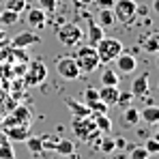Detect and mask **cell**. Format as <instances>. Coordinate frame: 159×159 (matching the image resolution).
Instances as JSON below:
<instances>
[{
  "label": "cell",
  "mask_w": 159,
  "mask_h": 159,
  "mask_svg": "<svg viewBox=\"0 0 159 159\" xmlns=\"http://www.w3.org/2000/svg\"><path fill=\"white\" fill-rule=\"evenodd\" d=\"M140 123V110H135L133 106L125 107L123 110V116H120V125L125 127V129H131Z\"/></svg>",
  "instance_id": "14"
},
{
  "label": "cell",
  "mask_w": 159,
  "mask_h": 159,
  "mask_svg": "<svg viewBox=\"0 0 159 159\" xmlns=\"http://www.w3.org/2000/svg\"><path fill=\"white\" fill-rule=\"evenodd\" d=\"M32 123V112L28 106H17L13 110V114L4 120V127L9 125H30Z\"/></svg>",
  "instance_id": "8"
},
{
  "label": "cell",
  "mask_w": 159,
  "mask_h": 159,
  "mask_svg": "<svg viewBox=\"0 0 159 159\" xmlns=\"http://www.w3.org/2000/svg\"><path fill=\"white\" fill-rule=\"evenodd\" d=\"M20 15H22V13H15V11L4 9V11L0 13V24H2V26H13V24L20 22Z\"/></svg>",
  "instance_id": "25"
},
{
  "label": "cell",
  "mask_w": 159,
  "mask_h": 159,
  "mask_svg": "<svg viewBox=\"0 0 159 159\" xmlns=\"http://www.w3.org/2000/svg\"><path fill=\"white\" fill-rule=\"evenodd\" d=\"M86 107L90 110V114H107V103H103L101 99H95V101H88Z\"/></svg>",
  "instance_id": "26"
},
{
  "label": "cell",
  "mask_w": 159,
  "mask_h": 159,
  "mask_svg": "<svg viewBox=\"0 0 159 159\" xmlns=\"http://www.w3.org/2000/svg\"><path fill=\"white\" fill-rule=\"evenodd\" d=\"M99 148H101V153H114V148H116V142H114V138H112L110 133H106V135H103V140H101Z\"/></svg>",
  "instance_id": "28"
},
{
  "label": "cell",
  "mask_w": 159,
  "mask_h": 159,
  "mask_svg": "<svg viewBox=\"0 0 159 159\" xmlns=\"http://www.w3.org/2000/svg\"><path fill=\"white\" fill-rule=\"evenodd\" d=\"M114 62H116V67H118L120 73H133V71L138 69V60H135V56H133V54H127L125 50L114 58Z\"/></svg>",
  "instance_id": "9"
},
{
  "label": "cell",
  "mask_w": 159,
  "mask_h": 159,
  "mask_svg": "<svg viewBox=\"0 0 159 159\" xmlns=\"http://www.w3.org/2000/svg\"><path fill=\"white\" fill-rule=\"evenodd\" d=\"M148 80H151V75H148V71H144L142 75H138V78L131 82V93L133 97H148Z\"/></svg>",
  "instance_id": "12"
},
{
  "label": "cell",
  "mask_w": 159,
  "mask_h": 159,
  "mask_svg": "<svg viewBox=\"0 0 159 159\" xmlns=\"http://www.w3.org/2000/svg\"><path fill=\"white\" fill-rule=\"evenodd\" d=\"M116 24V20H114V13H112V9H99V26L101 28H110Z\"/></svg>",
  "instance_id": "24"
},
{
  "label": "cell",
  "mask_w": 159,
  "mask_h": 159,
  "mask_svg": "<svg viewBox=\"0 0 159 159\" xmlns=\"http://www.w3.org/2000/svg\"><path fill=\"white\" fill-rule=\"evenodd\" d=\"M118 86H101L99 88V99L107 103V106H116V99H118Z\"/></svg>",
  "instance_id": "16"
},
{
  "label": "cell",
  "mask_w": 159,
  "mask_h": 159,
  "mask_svg": "<svg viewBox=\"0 0 159 159\" xmlns=\"http://www.w3.org/2000/svg\"><path fill=\"white\" fill-rule=\"evenodd\" d=\"M58 140H60L58 135H41V144H43V151H54V144H56Z\"/></svg>",
  "instance_id": "33"
},
{
  "label": "cell",
  "mask_w": 159,
  "mask_h": 159,
  "mask_svg": "<svg viewBox=\"0 0 159 159\" xmlns=\"http://www.w3.org/2000/svg\"><path fill=\"white\" fill-rule=\"evenodd\" d=\"M67 159H80V157H78V155H75V153H73V155H69V157H67Z\"/></svg>",
  "instance_id": "38"
},
{
  "label": "cell",
  "mask_w": 159,
  "mask_h": 159,
  "mask_svg": "<svg viewBox=\"0 0 159 159\" xmlns=\"http://www.w3.org/2000/svg\"><path fill=\"white\" fill-rule=\"evenodd\" d=\"M142 50L148 54H157L159 52V34L157 32H151L144 41H142Z\"/></svg>",
  "instance_id": "21"
},
{
  "label": "cell",
  "mask_w": 159,
  "mask_h": 159,
  "mask_svg": "<svg viewBox=\"0 0 159 159\" xmlns=\"http://www.w3.org/2000/svg\"><path fill=\"white\" fill-rule=\"evenodd\" d=\"M45 20H48V13H45V11H41L39 7L28 9V13H26V24L30 28H34V30L39 28V30H41V28L45 26Z\"/></svg>",
  "instance_id": "13"
},
{
  "label": "cell",
  "mask_w": 159,
  "mask_h": 159,
  "mask_svg": "<svg viewBox=\"0 0 159 159\" xmlns=\"http://www.w3.org/2000/svg\"><path fill=\"white\" fill-rule=\"evenodd\" d=\"M73 58H75V62H78V67H80V73H95L99 69V65H101L97 50L93 45H88V43L86 45H78Z\"/></svg>",
  "instance_id": "1"
},
{
  "label": "cell",
  "mask_w": 159,
  "mask_h": 159,
  "mask_svg": "<svg viewBox=\"0 0 159 159\" xmlns=\"http://www.w3.org/2000/svg\"><path fill=\"white\" fill-rule=\"evenodd\" d=\"M135 7H138L135 0H114V7H112L114 20L120 22V24H131L138 17L135 15Z\"/></svg>",
  "instance_id": "5"
},
{
  "label": "cell",
  "mask_w": 159,
  "mask_h": 159,
  "mask_svg": "<svg viewBox=\"0 0 159 159\" xmlns=\"http://www.w3.org/2000/svg\"><path fill=\"white\" fill-rule=\"evenodd\" d=\"M26 146L28 151L32 153V155H39V153H43V144H41V135H28L26 140Z\"/></svg>",
  "instance_id": "23"
},
{
  "label": "cell",
  "mask_w": 159,
  "mask_h": 159,
  "mask_svg": "<svg viewBox=\"0 0 159 159\" xmlns=\"http://www.w3.org/2000/svg\"><path fill=\"white\" fill-rule=\"evenodd\" d=\"M71 2H73V7H78V9H86L93 0H71Z\"/></svg>",
  "instance_id": "37"
},
{
  "label": "cell",
  "mask_w": 159,
  "mask_h": 159,
  "mask_svg": "<svg viewBox=\"0 0 159 159\" xmlns=\"http://www.w3.org/2000/svg\"><path fill=\"white\" fill-rule=\"evenodd\" d=\"M95 99H99V88H86L84 90V103L95 101Z\"/></svg>",
  "instance_id": "35"
},
{
  "label": "cell",
  "mask_w": 159,
  "mask_h": 159,
  "mask_svg": "<svg viewBox=\"0 0 159 159\" xmlns=\"http://www.w3.org/2000/svg\"><path fill=\"white\" fill-rule=\"evenodd\" d=\"M39 41H41V39H39V34H37V32L26 30V32L15 34V37H13V41H11V45H13V48H17V50H24V48H28V45H37Z\"/></svg>",
  "instance_id": "11"
},
{
  "label": "cell",
  "mask_w": 159,
  "mask_h": 159,
  "mask_svg": "<svg viewBox=\"0 0 159 159\" xmlns=\"http://www.w3.org/2000/svg\"><path fill=\"white\" fill-rule=\"evenodd\" d=\"M4 9L15 11V13H22V11L26 9V0H7V2H4Z\"/></svg>",
  "instance_id": "30"
},
{
  "label": "cell",
  "mask_w": 159,
  "mask_h": 159,
  "mask_svg": "<svg viewBox=\"0 0 159 159\" xmlns=\"http://www.w3.org/2000/svg\"><path fill=\"white\" fill-rule=\"evenodd\" d=\"M37 2H39V9L45 13H54L58 7V0H37Z\"/></svg>",
  "instance_id": "32"
},
{
  "label": "cell",
  "mask_w": 159,
  "mask_h": 159,
  "mask_svg": "<svg viewBox=\"0 0 159 159\" xmlns=\"http://www.w3.org/2000/svg\"><path fill=\"white\" fill-rule=\"evenodd\" d=\"M0 159H15V151H13L9 140L0 144Z\"/></svg>",
  "instance_id": "29"
},
{
  "label": "cell",
  "mask_w": 159,
  "mask_h": 159,
  "mask_svg": "<svg viewBox=\"0 0 159 159\" xmlns=\"http://www.w3.org/2000/svg\"><path fill=\"white\" fill-rule=\"evenodd\" d=\"M65 103H67V107L71 110L73 116H88V114H90V110L86 107V103H80L78 99H73V97H69Z\"/></svg>",
  "instance_id": "20"
},
{
  "label": "cell",
  "mask_w": 159,
  "mask_h": 159,
  "mask_svg": "<svg viewBox=\"0 0 159 159\" xmlns=\"http://www.w3.org/2000/svg\"><path fill=\"white\" fill-rule=\"evenodd\" d=\"M140 120H144L148 125H157L159 123V107L155 103H148V106L140 112Z\"/></svg>",
  "instance_id": "18"
},
{
  "label": "cell",
  "mask_w": 159,
  "mask_h": 159,
  "mask_svg": "<svg viewBox=\"0 0 159 159\" xmlns=\"http://www.w3.org/2000/svg\"><path fill=\"white\" fill-rule=\"evenodd\" d=\"M103 30H106V28H101L99 24L88 22V30L84 32V34H86V39H88V45H93V48H95V45H97V43L106 37V32H103Z\"/></svg>",
  "instance_id": "15"
},
{
  "label": "cell",
  "mask_w": 159,
  "mask_h": 159,
  "mask_svg": "<svg viewBox=\"0 0 159 159\" xmlns=\"http://www.w3.org/2000/svg\"><path fill=\"white\" fill-rule=\"evenodd\" d=\"M95 50L99 54V60H101V62H114V58L123 52L125 48H123V43H120L118 39H114V37H103V39L95 45Z\"/></svg>",
  "instance_id": "3"
},
{
  "label": "cell",
  "mask_w": 159,
  "mask_h": 159,
  "mask_svg": "<svg viewBox=\"0 0 159 159\" xmlns=\"http://www.w3.org/2000/svg\"><path fill=\"white\" fill-rule=\"evenodd\" d=\"M95 4L99 9H112L114 7V0H95Z\"/></svg>",
  "instance_id": "36"
},
{
  "label": "cell",
  "mask_w": 159,
  "mask_h": 159,
  "mask_svg": "<svg viewBox=\"0 0 159 159\" xmlns=\"http://www.w3.org/2000/svg\"><path fill=\"white\" fill-rule=\"evenodd\" d=\"M48 78V67L43 60H32L28 65V69H24V82L26 86H41Z\"/></svg>",
  "instance_id": "6"
},
{
  "label": "cell",
  "mask_w": 159,
  "mask_h": 159,
  "mask_svg": "<svg viewBox=\"0 0 159 159\" xmlns=\"http://www.w3.org/2000/svg\"><path fill=\"white\" fill-rule=\"evenodd\" d=\"M4 135L9 142H24L30 135V125H9L4 127Z\"/></svg>",
  "instance_id": "10"
},
{
  "label": "cell",
  "mask_w": 159,
  "mask_h": 159,
  "mask_svg": "<svg viewBox=\"0 0 159 159\" xmlns=\"http://www.w3.org/2000/svg\"><path fill=\"white\" fill-rule=\"evenodd\" d=\"M90 118L95 120V127H97V131L101 133V135L112 131V120H110L107 114H90Z\"/></svg>",
  "instance_id": "19"
},
{
  "label": "cell",
  "mask_w": 159,
  "mask_h": 159,
  "mask_svg": "<svg viewBox=\"0 0 159 159\" xmlns=\"http://www.w3.org/2000/svg\"><path fill=\"white\" fill-rule=\"evenodd\" d=\"M56 71H58V75L62 80H78L80 75H82L73 56H60V58L56 60Z\"/></svg>",
  "instance_id": "7"
},
{
  "label": "cell",
  "mask_w": 159,
  "mask_h": 159,
  "mask_svg": "<svg viewBox=\"0 0 159 159\" xmlns=\"http://www.w3.org/2000/svg\"><path fill=\"white\" fill-rule=\"evenodd\" d=\"M71 129H73V133L78 135L80 140H84V142H90V140H95V135H101V133L97 131L95 120L90 118V114H88V116H73Z\"/></svg>",
  "instance_id": "2"
},
{
  "label": "cell",
  "mask_w": 159,
  "mask_h": 159,
  "mask_svg": "<svg viewBox=\"0 0 159 159\" xmlns=\"http://www.w3.org/2000/svg\"><path fill=\"white\" fill-rule=\"evenodd\" d=\"M56 34H58V41L62 45H67V48H78L80 43H82V39H84V30L78 24H73V22L62 24Z\"/></svg>",
  "instance_id": "4"
},
{
  "label": "cell",
  "mask_w": 159,
  "mask_h": 159,
  "mask_svg": "<svg viewBox=\"0 0 159 159\" xmlns=\"http://www.w3.org/2000/svg\"><path fill=\"white\" fill-rule=\"evenodd\" d=\"M54 153H56V155H62V157H69V155L75 153V142H73V140L60 138V140L54 144Z\"/></svg>",
  "instance_id": "17"
},
{
  "label": "cell",
  "mask_w": 159,
  "mask_h": 159,
  "mask_svg": "<svg viewBox=\"0 0 159 159\" xmlns=\"http://www.w3.org/2000/svg\"><path fill=\"white\" fill-rule=\"evenodd\" d=\"M101 84L103 86H118V73L112 69V67H107L101 71Z\"/></svg>",
  "instance_id": "22"
},
{
  "label": "cell",
  "mask_w": 159,
  "mask_h": 159,
  "mask_svg": "<svg viewBox=\"0 0 159 159\" xmlns=\"http://www.w3.org/2000/svg\"><path fill=\"white\" fill-rule=\"evenodd\" d=\"M144 151H146L148 155H159V140L155 138V135L146 138V142H144Z\"/></svg>",
  "instance_id": "27"
},
{
  "label": "cell",
  "mask_w": 159,
  "mask_h": 159,
  "mask_svg": "<svg viewBox=\"0 0 159 159\" xmlns=\"http://www.w3.org/2000/svg\"><path fill=\"white\" fill-rule=\"evenodd\" d=\"M151 155L144 151V146H131L129 151V159H148Z\"/></svg>",
  "instance_id": "34"
},
{
  "label": "cell",
  "mask_w": 159,
  "mask_h": 159,
  "mask_svg": "<svg viewBox=\"0 0 159 159\" xmlns=\"http://www.w3.org/2000/svg\"><path fill=\"white\" fill-rule=\"evenodd\" d=\"M131 103H133V95L131 93H118V99H116V106L118 107L125 110V107H129Z\"/></svg>",
  "instance_id": "31"
}]
</instances>
